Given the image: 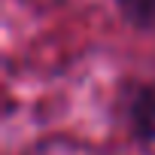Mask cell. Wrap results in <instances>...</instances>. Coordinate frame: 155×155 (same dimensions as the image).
<instances>
[{
	"label": "cell",
	"mask_w": 155,
	"mask_h": 155,
	"mask_svg": "<svg viewBox=\"0 0 155 155\" xmlns=\"http://www.w3.org/2000/svg\"><path fill=\"white\" fill-rule=\"evenodd\" d=\"M131 122L140 137L155 140V85H146L137 91V97L131 104Z\"/></svg>",
	"instance_id": "1"
},
{
	"label": "cell",
	"mask_w": 155,
	"mask_h": 155,
	"mask_svg": "<svg viewBox=\"0 0 155 155\" xmlns=\"http://www.w3.org/2000/svg\"><path fill=\"white\" fill-rule=\"evenodd\" d=\"M122 12L143 31H155V0H119Z\"/></svg>",
	"instance_id": "2"
}]
</instances>
